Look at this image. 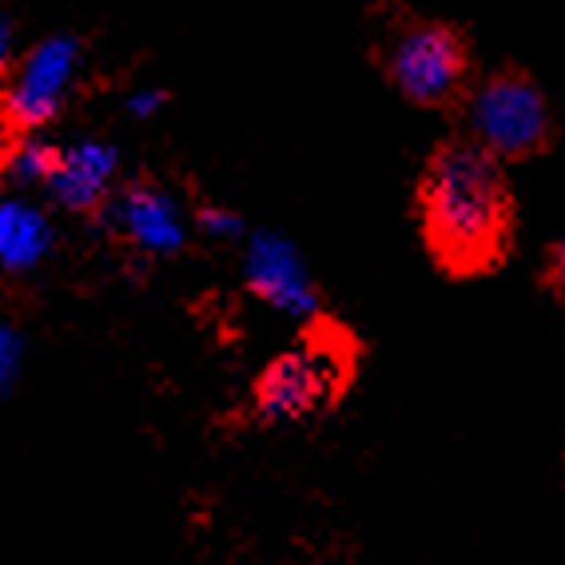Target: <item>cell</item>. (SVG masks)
<instances>
[{"instance_id": "1", "label": "cell", "mask_w": 565, "mask_h": 565, "mask_svg": "<svg viewBox=\"0 0 565 565\" xmlns=\"http://www.w3.org/2000/svg\"><path fill=\"white\" fill-rule=\"evenodd\" d=\"M411 220L430 271L446 282H482L510 267L522 207L510 168L470 131H446L411 188Z\"/></svg>"}, {"instance_id": "2", "label": "cell", "mask_w": 565, "mask_h": 565, "mask_svg": "<svg viewBox=\"0 0 565 565\" xmlns=\"http://www.w3.org/2000/svg\"><path fill=\"white\" fill-rule=\"evenodd\" d=\"M366 56L406 108L438 116H462L482 81L475 36L458 21L418 12L403 0L374 4Z\"/></svg>"}, {"instance_id": "3", "label": "cell", "mask_w": 565, "mask_h": 565, "mask_svg": "<svg viewBox=\"0 0 565 565\" xmlns=\"http://www.w3.org/2000/svg\"><path fill=\"white\" fill-rule=\"evenodd\" d=\"M363 339L334 315L299 323V343L271 354L252 383V414L263 426L311 423L327 414L359 379Z\"/></svg>"}, {"instance_id": "4", "label": "cell", "mask_w": 565, "mask_h": 565, "mask_svg": "<svg viewBox=\"0 0 565 565\" xmlns=\"http://www.w3.org/2000/svg\"><path fill=\"white\" fill-rule=\"evenodd\" d=\"M466 128L486 152L505 168H522L554 152L557 111L542 81L522 64L505 61L482 72L475 96L466 104Z\"/></svg>"}, {"instance_id": "5", "label": "cell", "mask_w": 565, "mask_h": 565, "mask_svg": "<svg viewBox=\"0 0 565 565\" xmlns=\"http://www.w3.org/2000/svg\"><path fill=\"white\" fill-rule=\"evenodd\" d=\"M81 64L84 41L72 32H52L12 61V68L4 72V92H0L4 148L44 136V128L61 120L72 84L81 76Z\"/></svg>"}, {"instance_id": "6", "label": "cell", "mask_w": 565, "mask_h": 565, "mask_svg": "<svg viewBox=\"0 0 565 565\" xmlns=\"http://www.w3.org/2000/svg\"><path fill=\"white\" fill-rule=\"evenodd\" d=\"M96 220L140 259H175L188 247L183 207L175 203L172 188L152 172H136L131 180H124Z\"/></svg>"}, {"instance_id": "7", "label": "cell", "mask_w": 565, "mask_h": 565, "mask_svg": "<svg viewBox=\"0 0 565 565\" xmlns=\"http://www.w3.org/2000/svg\"><path fill=\"white\" fill-rule=\"evenodd\" d=\"M243 291L282 315H295L299 323L323 315V295L307 275V263L287 235L247 232L243 243Z\"/></svg>"}, {"instance_id": "8", "label": "cell", "mask_w": 565, "mask_h": 565, "mask_svg": "<svg viewBox=\"0 0 565 565\" xmlns=\"http://www.w3.org/2000/svg\"><path fill=\"white\" fill-rule=\"evenodd\" d=\"M116 180H120V156H116V148L108 140H76L64 143V160L56 168V175L44 183V195L61 212L96 220L111 203L116 188H120Z\"/></svg>"}, {"instance_id": "9", "label": "cell", "mask_w": 565, "mask_h": 565, "mask_svg": "<svg viewBox=\"0 0 565 565\" xmlns=\"http://www.w3.org/2000/svg\"><path fill=\"white\" fill-rule=\"evenodd\" d=\"M52 252L49 215L29 200H4L0 207V263L4 275H32Z\"/></svg>"}, {"instance_id": "10", "label": "cell", "mask_w": 565, "mask_h": 565, "mask_svg": "<svg viewBox=\"0 0 565 565\" xmlns=\"http://www.w3.org/2000/svg\"><path fill=\"white\" fill-rule=\"evenodd\" d=\"M534 282L537 291L565 315V239H550L537 255L534 267Z\"/></svg>"}, {"instance_id": "11", "label": "cell", "mask_w": 565, "mask_h": 565, "mask_svg": "<svg viewBox=\"0 0 565 565\" xmlns=\"http://www.w3.org/2000/svg\"><path fill=\"white\" fill-rule=\"evenodd\" d=\"M192 220L203 227V235H215V239H235L243 235V220L232 212V207H220L212 200H195V212Z\"/></svg>"}, {"instance_id": "12", "label": "cell", "mask_w": 565, "mask_h": 565, "mask_svg": "<svg viewBox=\"0 0 565 565\" xmlns=\"http://www.w3.org/2000/svg\"><path fill=\"white\" fill-rule=\"evenodd\" d=\"M160 104H168V92L163 88H152V92H140V96H131L128 100V111L131 116H152Z\"/></svg>"}]
</instances>
